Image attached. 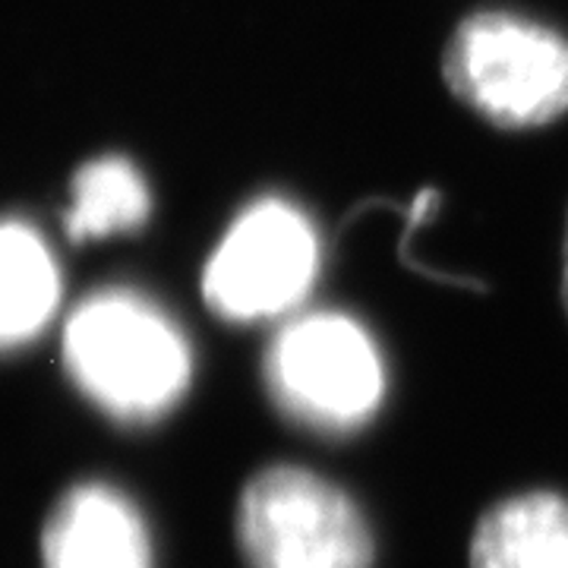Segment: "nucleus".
<instances>
[{
    "instance_id": "nucleus-8",
    "label": "nucleus",
    "mask_w": 568,
    "mask_h": 568,
    "mask_svg": "<svg viewBox=\"0 0 568 568\" xmlns=\"http://www.w3.org/2000/svg\"><path fill=\"white\" fill-rule=\"evenodd\" d=\"M61 301L58 263L26 224H0V351L32 342Z\"/></svg>"
},
{
    "instance_id": "nucleus-2",
    "label": "nucleus",
    "mask_w": 568,
    "mask_h": 568,
    "mask_svg": "<svg viewBox=\"0 0 568 568\" xmlns=\"http://www.w3.org/2000/svg\"><path fill=\"white\" fill-rule=\"evenodd\" d=\"M439 63L448 92L496 130H540L568 114V36L528 13H467Z\"/></svg>"
},
{
    "instance_id": "nucleus-1",
    "label": "nucleus",
    "mask_w": 568,
    "mask_h": 568,
    "mask_svg": "<svg viewBox=\"0 0 568 568\" xmlns=\"http://www.w3.org/2000/svg\"><path fill=\"white\" fill-rule=\"evenodd\" d=\"M73 386L121 424H152L181 405L193 383V347L162 306L136 291H102L63 328Z\"/></svg>"
},
{
    "instance_id": "nucleus-10",
    "label": "nucleus",
    "mask_w": 568,
    "mask_h": 568,
    "mask_svg": "<svg viewBox=\"0 0 568 568\" xmlns=\"http://www.w3.org/2000/svg\"><path fill=\"white\" fill-rule=\"evenodd\" d=\"M562 306L568 313V219H566V241H562Z\"/></svg>"
},
{
    "instance_id": "nucleus-3",
    "label": "nucleus",
    "mask_w": 568,
    "mask_h": 568,
    "mask_svg": "<svg viewBox=\"0 0 568 568\" xmlns=\"http://www.w3.org/2000/svg\"><path fill=\"white\" fill-rule=\"evenodd\" d=\"M263 383L291 424L342 436L364 429L386 402L383 347L357 316L342 310L294 313L272 335Z\"/></svg>"
},
{
    "instance_id": "nucleus-4",
    "label": "nucleus",
    "mask_w": 568,
    "mask_h": 568,
    "mask_svg": "<svg viewBox=\"0 0 568 568\" xmlns=\"http://www.w3.org/2000/svg\"><path fill=\"white\" fill-rule=\"evenodd\" d=\"M323 272V237L304 205L260 193L231 219L203 268L205 306L231 325L294 316Z\"/></svg>"
},
{
    "instance_id": "nucleus-7",
    "label": "nucleus",
    "mask_w": 568,
    "mask_h": 568,
    "mask_svg": "<svg viewBox=\"0 0 568 568\" xmlns=\"http://www.w3.org/2000/svg\"><path fill=\"white\" fill-rule=\"evenodd\" d=\"M470 568H568V499L549 489L518 493L477 521Z\"/></svg>"
},
{
    "instance_id": "nucleus-9",
    "label": "nucleus",
    "mask_w": 568,
    "mask_h": 568,
    "mask_svg": "<svg viewBox=\"0 0 568 568\" xmlns=\"http://www.w3.org/2000/svg\"><path fill=\"white\" fill-rule=\"evenodd\" d=\"M152 193L140 168L121 155L95 159L73 178V203L67 209V234L73 241H95L126 234L149 222Z\"/></svg>"
},
{
    "instance_id": "nucleus-5",
    "label": "nucleus",
    "mask_w": 568,
    "mask_h": 568,
    "mask_svg": "<svg viewBox=\"0 0 568 568\" xmlns=\"http://www.w3.org/2000/svg\"><path fill=\"white\" fill-rule=\"evenodd\" d=\"M234 534L246 568H373L376 559L361 506L297 465L263 467L246 480Z\"/></svg>"
},
{
    "instance_id": "nucleus-6",
    "label": "nucleus",
    "mask_w": 568,
    "mask_h": 568,
    "mask_svg": "<svg viewBox=\"0 0 568 568\" xmlns=\"http://www.w3.org/2000/svg\"><path fill=\"white\" fill-rule=\"evenodd\" d=\"M44 568H155L140 508L104 484L73 487L41 534Z\"/></svg>"
}]
</instances>
